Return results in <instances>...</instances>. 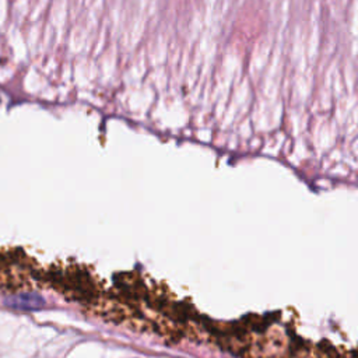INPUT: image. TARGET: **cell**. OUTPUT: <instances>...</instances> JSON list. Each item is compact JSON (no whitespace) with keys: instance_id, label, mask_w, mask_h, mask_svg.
<instances>
[{"instance_id":"6da1fadb","label":"cell","mask_w":358,"mask_h":358,"mask_svg":"<svg viewBox=\"0 0 358 358\" xmlns=\"http://www.w3.org/2000/svg\"><path fill=\"white\" fill-rule=\"evenodd\" d=\"M6 306L18 310H38L46 305L45 298L38 292H20L4 299Z\"/></svg>"}]
</instances>
